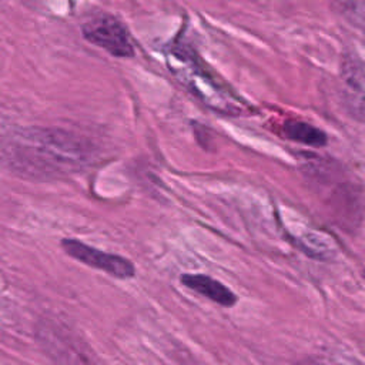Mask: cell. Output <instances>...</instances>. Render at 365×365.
<instances>
[{
    "mask_svg": "<svg viewBox=\"0 0 365 365\" xmlns=\"http://www.w3.org/2000/svg\"><path fill=\"white\" fill-rule=\"evenodd\" d=\"M282 128L287 138L294 140L297 143L311 145V147H322L327 144V134L322 130L305 121L288 120L285 121Z\"/></svg>",
    "mask_w": 365,
    "mask_h": 365,
    "instance_id": "6",
    "label": "cell"
},
{
    "mask_svg": "<svg viewBox=\"0 0 365 365\" xmlns=\"http://www.w3.org/2000/svg\"><path fill=\"white\" fill-rule=\"evenodd\" d=\"M94 155L96 151L87 140L60 128H19L0 140V165L33 181H51L76 174Z\"/></svg>",
    "mask_w": 365,
    "mask_h": 365,
    "instance_id": "1",
    "label": "cell"
},
{
    "mask_svg": "<svg viewBox=\"0 0 365 365\" xmlns=\"http://www.w3.org/2000/svg\"><path fill=\"white\" fill-rule=\"evenodd\" d=\"M61 247L71 258L94 269L103 271L114 278L128 279L135 274L134 264L123 255L101 251L74 238L61 240Z\"/></svg>",
    "mask_w": 365,
    "mask_h": 365,
    "instance_id": "3",
    "label": "cell"
},
{
    "mask_svg": "<svg viewBox=\"0 0 365 365\" xmlns=\"http://www.w3.org/2000/svg\"><path fill=\"white\" fill-rule=\"evenodd\" d=\"M339 84L346 111L365 123V61L356 54H345L341 61Z\"/></svg>",
    "mask_w": 365,
    "mask_h": 365,
    "instance_id": "4",
    "label": "cell"
},
{
    "mask_svg": "<svg viewBox=\"0 0 365 365\" xmlns=\"http://www.w3.org/2000/svg\"><path fill=\"white\" fill-rule=\"evenodd\" d=\"M84 38L114 57H131L134 46L127 29L107 13H97L83 24Z\"/></svg>",
    "mask_w": 365,
    "mask_h": 365,
    "instance_id": "2",
    "label": "cell"
},
{
    "mask_svg": "<svg viewBox=\"0 0 365 365\" xmlns=\"http://www.w3.org/2000/svg\"><path fill=\"white\" fill-rule=\"evenodd\" d=\"M182 285L195 291L197 294L211 299L222 307H232L237 302V295L222 282L204 274H184L181 277Z\"/></svg>",
    "mask_w": 365,
    "mask_h": 365,
    "instance_id": "5",
    "label": "cell"
}]
</instances>
